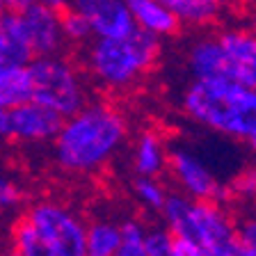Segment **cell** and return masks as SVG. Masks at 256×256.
I'll return each instance as SVG.
<instances>
[{
  "mask_svg": "<svg viewBox=\"0 0 256 256\" xmlns=\"http://www.w3.org/2000/svg\"><path fill=\"white\" fill-rule=\"evenodd\" d=\"M128 138L126 117L110 103H85L53 138V162L71 176L98 174Z\"/></svg>",
  "mask_w": 256,
  "mask_h": 256,
  "instance_id": "obj_1",
  "label": "cell"
},
{
  "mask_svg": "<svg viewBox=\"0 0 256 256\" xmlns=\"http://www.w3.org/2000/svg\"><path fill=\"white\" fill-rule=\"evenodd\" d=\"M183 112L199 126L250 142L256 138V90L222 78L194 80L183 92Z\"/></svg>",
  "mask_w": 256,
  "mask_h": 256,
  "instance_id": "obj_2",
  "label": "cell"
},
{
  "mask_svg": "<svg viewBox=\"0 0 256 256\" xmlns=\"http://www.w3.org/2000/svg\"><path fill=\"white\" fill-rule=\"evenodd\" d=\"M160 215L174 238L197 242L206 256H240L236 224L220 202H197L170 192Z\"/></svg>",
  "mask_w": 256,
  "mask_h": 256,
  "instance_id": "obj_3",
  "label": "cell"
},
{
  "mask_svg": "<svg viewBox=\"0 0 256 256\" xmlns=\"http://www.w3.org/2000/svg\"><path fill=\"white\" fill-rule=\"evenodd\" d=\"M160 55V39L135 28L122 39H96L85 55L90 76L106 90L122 92L149 74Z\"/></svg>",
  "mask_w": 256,
  "mask_h": 256,
  "instance_id": "obj_4",
  "label": "cell"
},
{
  "mask_svg": "<svg viewBox=\"0 0 256 256\" xmlns=\"http://www.w3.org/2000/svg\"><path fill=\"white\" fill-rule=\"evenodd\" d=\"M28 71L32 82V101L58 112L62 119L71 117L87 103L85 80L69 60L58 55L37 58L28 64Z\"/></svg>",
  "mask_w": 256,
  "mask_h": 256,
  "instance_id": "obj_5",
  "label": "cell"
},
{
  "mask_svg": "<svg viewBox=\"0 0 256 256\" xmlns=\"http://www.w3.org/2000/svg\"><path fill=\"white\" fill-rule=\"evenodd\" d=\"M23 218L50 242L58 256H85L87 224L69 206L55 199H39Z\"/></svg>",
  "mask_w": 256,
  "mask_h": 256,
  "instance_id": "obj_6",
  "label": "cell"
},
{
  "mask_svg": "<svg viewBox=\"0 0 256 256\" xmlns=\"http://www.w3.org/2000/svg\"><path fill=\"white\" fill-rule=\"evenodd\" d=\"M167 165L178 192L186 197L197 202H220L229 194L226 186H222L215 170L208 165V160L190 146L172 149L167 154Z\"/></svg>",
  "mask_w": 256,
  "mask_h": 256,
  "instance_id": "obj_7",
  "label": "cell"
},
{
  "mask_svg": "<svg viewBox=\"0 0 256 256\" xmlns=\"http://www.w3.org/2000/svg\"><path fill=\"white\" fill-rule=\"evenodd\" d=\"M190 71L194 76V80L222 78V80L240 82V85L250 87V90H256V71L236 62L222 48L220 39H204V42L192 46Z\"/></svg>",
  "mask_w": 256,
  "mask_h": 256,
  "instance_id": "obj_8",
  "label": "cell"
},
{
  "mask_svg": "<svg viewBox=\"0 0 256 256\" xmlns=\"http://www.w3.org/2000/svg\"><path fill=\"white\" fill-rule=\"evenodd\" d=\"M74 10L98 39H122L138 28L126 0H74Z\"/></svg>",
  "mask_w": 256,
  "mask_h": 256,
  "instance_id": "obj_9",
  "label": "cell"
},
{
  "mask_svg": "<svg viewBox=\"0 0 256 256\" xmlns=\"http://www.w3.org/2000/svg\"><path fill=\"white\" fill-rule=\"evenodd\" d=\"M21 14L23 30H26L28 46L32 50V58H48L58 55L64 48V34L60 28V16L55 10L39 2H32Z\"/></svg>",
  "mask_w": 256,
  "mask_h": 256,
  "instance_id": "obj_10",
  "label": "cell"
},
{
  "mask_svg": "<svg viewBox=\"0 0 256 256\" xmlns=\"http://www.w3.org/2000/svg\"><path fill=\"white\" fill-rule=\"evenodd\" d=\"M64 119L34 101H28L10 110V140L21 144L53 142Z\"/></svg>",
  "mask_w": 256,
  "mask_h": 256,
  "instance_id": "obj_11",
  "label": "cell"
},
{
  "mask_svg": "<svg viewBox=\"0 0 256 256\" xmlns=\"http://www.w3.org/2000/svg\"><path fill=\"white\" fill-rule=\"evenodd\" d=\"M167 146L162 142L156 130H144L138 135L133 146V156H130V162H133V172L135 176H151V178H158L162 172L167 170Z\"/></svg>",
  "mask_w": 256,
  "mask_h": 256,
  "instance_id": "obj_12",
  "label": "cell"
},
{
  "mask_svg": "<svg viewBox=\"0 0 256 256\" xmlns=\"http://www.w3.org/2000/svg\"><path fill=\"white\" fill-rule=\"evenodd\" d=\"M126 5L135 18V26L154 32L156 37H170L181 28V21L158 0H126Z\"/></svg>",
  "mask_w": 256,
  "mask_h": 256,
  "instance_id": "obj_13",
  "label": "cell"
},
{
  "mask_svg": "<svg viewBox=\"0 0 256 256\" xmlns=\"http://www.w3.org/2000/svg\"><path fill=\"white\" fill-rule=\"evenodd\" d=\"M32 101V82L28 66H12L0 71V106L12 110Z\"/></svg>",
  "mask_w": 256,
  "mask_h": 256,
  "instance_id": "obj_14",
  "label": "cell"
},
{
  "mask_svg": "<svg viewBox=\"0 0 256 256\" xmlns=\"http://www.w3.org/2000/svg\"><path fill=\"white\" fill-rule=\"evenodd\" d=\"M10 240L12 247L18 252V256H58V252L50 247V242L23 215H18L12 224Z\"/></svg>",
  "mask_w": 256,
  "mask_h": 256,
  "instance_id": "obj_15",
  "label": "cell"
},
{
  "mask_svg": "<svg viewBox=\"0 0 256 256\" xmlns=\"http://www.w3.org/2000/svg\"><path fill=\"white\" fill-rule=\"evenodd\" d=\"M119 229L112 220H94L85 231V256H114L119 245Z\"/></svg>",
  "mask_w": 256,
  "mask_h": 256,
  "instance_id": "obj_16",
  "label": "cell"
},
{
  "mask_svg": "<svg viewBox=\"0 0 256 256\" xmlns=\"http://www.w3.org/2000/svg\"><path fill=\"white\" fill-rule=\"evenodd\" d=\"M158 2L165 5L181 23H190V26L213 23L220 14L218 0H158Z\"/></svg>",
  "mask_w": 256,
  "mask_h": 256,
  "instance_id": "obj_17",
  "label": "cell"
},
{
  "mask_svg": "<svg viewBox=\"0 0 256 256\" xmlns=\"http://www.w3.org/2000/svg\"><path fill=\"white\" fill-rule=\"evenodd\" d=\"M220 44L238 64L256 71V37L247 32H224Z\"/></svg>",
  "mask_w": 256,
  "mask_h": 256,
  "instance_id": "obj_18",
  "label": "cell"
},
{
  "mask_svg": "<svg viewBox=\"0 0 256 256\" xmlns=\"http://www.w3.org/2000/svg\"><path fill=\"white\" fill-rule=\"evenodd\" d=\"M119 245L114 256H146V226L138 220H126L124 224H119Z\"/></svg>",
  "mask_w": 256,
  "mask_h": 256,
  "instance_id": "obj_19",
  "label": "cell"
},
{
  "mask_svg": "<svg viewBox=\"0 0 256 256\" xmlns=\"http://www.w3.org/2000/svg\"><path fill=\"white\" fill-rule=\"evenodd\" d=\"M32 60V50L26 42L16 39L14 34L0 30V71L12 66H28Z\"/></svg>",
  "mask_w": 256,
  "mask_h": 256,
  "instance_id": "obj_20",
  "label": "cell"
},
{
  "mask_svg": "<svg viewBox=\"0 0 256 256\" xmlns=\"http://www.w3.org/2000/svg\"><path fill=\"white\" fill-rule=\"evenodd\" d=\"M133 192H135V199L146 210H154V213H160V208H162L167 194H170L165 190V186L158 178H151V176H138L133 183Z\"/></svg>",
  "mask_w": 256,
  "mask_h": 256,
  "instance_id": "obj_21",
  "label": "cell"
},
{
  "mask_svg": "<svg viewBox=\"0 0 256 256\" xmlns=\"http://www.w3.org/2000/svg\"><path fill=\"white\" fill-rule=\"evenodd\" d=\"M26 204V190L21 181L7 170H0V215H12Z\"/></svg>",
  "mask_w": 256,
  "mask_h": 256,
  "instance_id": "obj_22",
  "label": "cell"
},
{
  "mask_svg": "<svg viewBox=\"0 0 256 256\" xmlns=\"http://www.w3.org/2000/svg\"><path fill=\"white\" fill-rule=\"evenodd\" d=\"M58 16H60V28H62V34H64L66 42L82 44L92 37L90 23H87L74 7H64V10H60Z\"/></svg>",
  "mask_w": 256,
  "mask_h": 256,
  "instance_id": "obj_23",
  "label": "cell"
},
{
  "mask_svg": "<svg viewBox=\"0 0 256 256\" xmlns=\"http://www.w3.org/2000/svg\"><path fill=\"white\" fill-rule=\"evenodd\" d=\"M146 256H174V236L167 226H151L144 236Z\"/></svg>",
  "mask_w": 256,
  "mask_h": 256,
  "instance_id": "obj_24",
  "label": "cell"
},
{
  "mask_svg": "<svg viewBox=\"0 0 256 256\" xmlns=\"http://www.w3.org/2000/svg\"><path fill=\"white\" fill-rule=\"evenodd\" d=\"M226 192H231L236 199H242V202H256V167L240 170L231 186H226Z\"/></svg>",
  "mask_w": 256,
  "mask_h": 256,
  "instance_id": "obj_25",
  "label": "cell"
},
{
  "mask_svg": "<svg viewBox=\"0 0 256 256\" xmlns=\"http://www.w3.org/2000/svg\"><path fill=\"white\" fill-rule=\"evenodd\" d=\"M240 256H256V213H250L236 226Z\"/></svg>",
  "mask_w": 256,
  "mask_h": 256,
  "instance_id": "obj_26",
  "label": "cell"
},
{
  "mask_svg": "<svg viewBox=\"0 0 256 256\" xmlns=\"http://www.w3.org/2000/svg\"><path fill=\"white\" fill-rule=\"evenodd\" d=\"M174 256H206V252L186 238H174Z\"/></svg>",
  "mask_w": 256,
  "mask_h": 256,
  "instance_id": "obj_27",
  "label": "cell"
},
{
  "mask_svg": "<svg viewBox=\"0 0 256 256\" xmlns=\"http://www.w3.org/2000/svg\"><path fill=\"white\" fill-rule=\"evenodd\" d=\"M0 140H10V110L0 106Z\"/></svg>",
  "mask_w": 256,
  "mask_h": 256,
  "instance_id": "obj_28",
  "label": "cell"
},
{
  "mask_svg": "<svg viewBox=\"0 0 256 256\" xmlns=\"http://www.w3.org/2000/svg\"><path fill=\"white\" fill-rule=\"evenodd\" d=\"M34 2L46 5V7H50V10H55V12L64 10V7H69V0H34Z\"/></svg>",
  "mask_w": 256,
  "mask_h": 256,
  "instance_id": "obj_29",
  "label": "cell"
},
{
  "mask_svg": "<svg viewBox=\"0 0 256 256\" xmlns=\"http://www.w3.org/2000/svg\"><path fill=\"white\" fill-rule=\"evenodd\" d=\"M0 256H18V252H16L14 247H2V250H0Z\"/></svg>",
  "mask_w": 256,
  "mask_h": 256,
  "instance_id": "obj_30",
  "label": "cell"
},
{
  "mask_svg": "<svg viewBox=\"0 0 256 256\" xmlns=\"http://www.w3.org/2000/svg\"><path fill=\"white\" fill-rule=\"evenodd\" d=\"M250 149H252V154L256 156V138H252V140H250Z\"/></svg>",
  "mask_w": 256,
  "mask_h": 256,
  "instance_id": "obj_31",
  "label": "cell"
},
{
  "mask_svg": "<svg viewBox=\"0 0 256 256\" xmlns=\"http://www.w3.org/2000/svg\"><path fill=\"white\" fill-rule=\"evenodd\" d=\"M218 2H220V5H222V2H224V5H231V2H236V0H218Z\"/></svg>",
  "mask_w": 256,
  "mask_h": 256,
  "instance_id": "obj_32",
  "label": "cell"
}]
</instances>
